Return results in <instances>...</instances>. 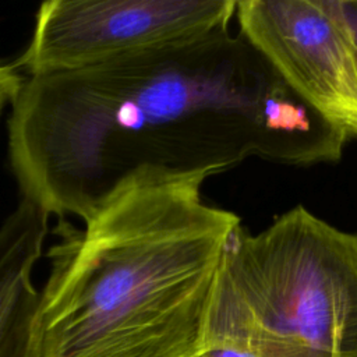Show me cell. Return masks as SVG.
Masks as SVG:
<instances>
[{"label": "cell", "instance_id": "1", "mask_svg": "<svg viewBox=\"0 0 357 357\" xmlns=\"http://www.w3.org/2000/svg\"><path fill=\"white\" fill-rule=\"evenodd\" d=\"M229 167L152 165L128 176L52 250L36 357H202L211 287L234 234L205 180Z\"/></svg>", "mask_w": 357, "mask_h": 357}, {"label": "cell", "instance_id": "2", "mask_svg": "<svg viewBox=\"0 0 357 357\" xmlns=\"http://www.w3.org/2000/svg\"><path fill=\"white\" fill-rule=\"evenodd\" d=\"M205 350L250 357H357V234L298 205L238 230L216 271Z\"/></svg>", "mask_w": 357, "mask_h": 357}, {"label": "cell", "instance_id": "3", "mask_svg": "<svg viewBox=\"0 0 357 357\" xmlns=\"http://www.w3.org/2000/svg\"><path fill=\"white\" fill-rule=\"evenodd\" d=\"M236 0H52L20 57L26 74L116 56L176 57L227 36Z\"/></svg>", "mask_w": 357, "mask_h": 357}, {"label": "cell", "instance_id": "4", "mask_svg": "<svg viewBox=\"0 0 357 357\" xmlns=\"http://www.w3.org/2000/svg\"><path fill=\"white\" fill-rule=\"evenodd\" d=\"M243 40L342 144L357 139V56L343 0H240Z\"/></svg>", "mask_w": 357, "mask_h": 357}, {"label": "cell", "instance_id": "5", "mask_svg": "<svg viewBox=\"0 0 357 357\" xmlns=\"http://www.w3.org/2000/svg\"><path fill=\"white\" fill-rule=\"evenodd\" d=\"M50 213L22 195L0 227V357H36L33 329L40 291L32 283Z\"/></svg>", "mask_w": 357, "mask_h": 357}, {"label": "cell", "instance_id": "6", "mask_svg": "<svg viewBox=\"0 0 357 357\" xmlns=\"http://www.w3.org/2000/svg\"><path fill=\"white\" fill-rule=\"evenodd\" d=\"M22 78L14 67L0 64V114L8 105H13Z\"/></svg>", "mask_w": 357, "mask_h": 357}, {"label": "cell", "instance_id": "7", "mask_svg": "<svg viewBox=\"0 0 357 357\" xmlns=\"http://www.w3.org/2000/svg\"><path fill=\"white\" fill-rule=\"evenodd\" d=\"M343 8L347 15L353 39H354V47H356V56H357V0H343Z\"/></svg>", "mask_w": 357, "mask_h": 357}, {"label": "cell", "instance_id": "8", "mask_svg": "<svg viewBox=\"0 0 357 357\" xmlns=\"http://www.w3.org/2000/svg\"><path fill=\"white\" fill-rule=\"evenodd\" d=\"M202 357H250V356L229 347H215V349L205 350Z\"/></svg>", "mask_w": 357, "mask_h": 357}]
</instances>
